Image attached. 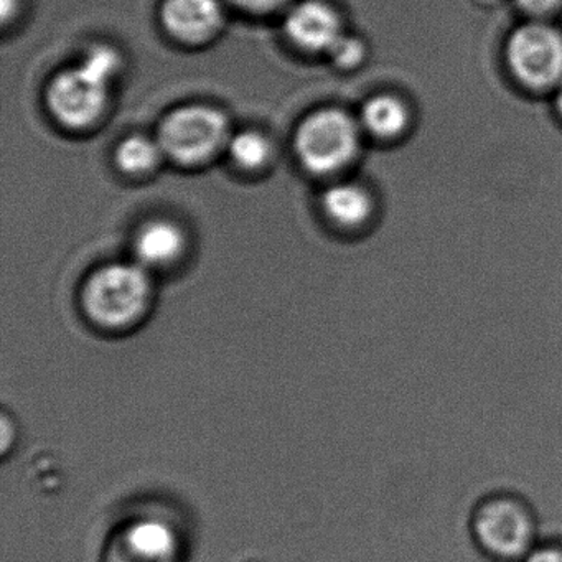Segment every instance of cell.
Wrapping results in <instances>:
<instances>
[{
  "label": "cell",
  "instance_id": "cell-13",
  "mask_svg": "<svg viewBox=\"0 0 562 562\" xmlns=\"http://www.w3.org/2000/svg\"><path fill=\"white\" fill-rule=\"evenodd\" d=\"M166 156L159 140L146 136H131L117 147L116 162L130 176H143L159 166L160 157Z\"/></svg>",
  "mask_w": 562,
  "mask_h": 562
},
{
  "label": "cell",
  "instance_id": "cell-11",
  "mask_svg": "<svg viewBox=\"0 0 562 562\" xmlns=\"http://www.w3.org/2000/svg\"><path fill=\"white\" fill-rule=\"evenodd\" d=\"M409 121L406 103L393 94L370 98L361 108V127L376 139L393 140L403 136Z\"/></svg>",
  "mask_w": 562,
  "mask_h": 562
},
{
  "label": "cell",
  "instance_id": "cell-5",
  "mask_svg": "<svg viewBox=\"0 0 562 562\" xmlns=\"http://www.w3.org/2000/svg\"><path fill=\"white\" fill-rule=\"evenodd\" d=\"M157 140L170 159L196 166L228 143V121L213 108H180L162 121Z\"/></svg>",
  "mask_w": 562,
  "mask_h": 562
},
{
  "label": "cell",
  "instance_id": "cell-7",
  "mask_svg": "<svg viewBox=\"0 0 562 562\" xmlns=\"http://www.w3.org/2000/svg\"><path fill=\"white\" fill-rule=\"evenodd\" d=\"M179 539L170 526L140 519L114 539L110 562H179Z\"/></svg>",
  "mask_w": 562,
  "mask_h": 562
},
{
  "label": "cell",
  "instance_id": "cell-19",
  "mask_svg": "<svg viewBox=\"0 0 562 562\" xmlns=\"http://www.w3.org/2000/svg\"><path fill=\"white\" fill-rule=\"evenodd\" d=\"M285 2L288 0H233V4L238 5L243 11L255 12V14L276 11Z\"/></svg>",
  "mask_w": 562,
  "mask_h": 562
},
{
  "label": "cell",
  "instance_id": "cell-3",
  "mask_svg": "<svg viewBox=\"0 0 562 562\" xmlns=\"http://www.w3.org/2000/svg\"><path fill=\"white\" fill-rule=\"evenodd\" d=\"M305 169L327 176L347 167L360 147V127L340 110H321L302 121L294 139Z\"/></svg>",
  "mask_w": 562,
  "mask_h": 562
},
{
  "label": "cell",
  "instance_id": "cell-9",
  "mask_svg": "<svg viewBox=\"0 0 562 562\" xmlns=\"http://www.w3.org/2000/svg\"><path fill=\"white\" fill-rule=\"evenodd\" d=\"M160 18L170 35L196 44L222 27L223 8L220 0H164Z\"/></svg>",
  "mask_w": 562,
  "mask_h": 562
},
{
  "label": "cell",
  "instance_id": "cell-20",
  "mask_svg": "<svg viewBox=\"0 0 562 562\" xmlns=\"http://www.w3.org/2000/svg\"><path fill=\"white\" fill-rule=\"evenodd\" d=\"M12 11H15L12 0H2V15H4V19H8Z\"/></svg>",
  "mask_w": 562,
  "mask_h": 562
},
{
  "label": "cell",
  "instance_id": "cell-16",
  "mask_svg": "<svg viewBox=\"0 0 562 562\" xmlns=\"http://www.w3.org/2000/svg\"><path fill=\"white\" fill-rule=\"evenodd\" d=\"M331 61L338 68L350 70V68L358 67L364 58V45L360 38L351 37V35H341L340 41L334 45L330 52Z\"/></svg>",
  "mask_w": 562,
  "mask_h": 562
},
{
  "label": "cell",
  "instance_id": "cell-12",
  "mask_svg": "<svg viewBox=\"0 0 562 562\" xmlns=\"http://www.w3.org/2000/svg\"><path fill=\"white\" fill-rule=\"evenodd\" d=\"M325 213L345 228H357L370 218L373 203L370 193L355 183H337L322 196Z\"/></svg>",
  "mask_w": 562,
  "mask_h": 562
},
{
  "label": "cell",
  "instance_id": "cell-1",
  "mask_svg": "<svg viewBox=\"0 0 562 562\" xmlns=\"http://www.w3.org/2000/svg\"><path fill=\"white\" fill-rule=\"evenodd\" d=\"M470 531L476 548L496 562H521L538 546L535 512L512 493L483 498L473 509Z\"/></svg>",
  "mask_w": 562,
  "mask_h": 562
},
{
  "label": "cell",
  "instance_id": "cell-10",
  "mask_svg": "<svg viewBox=\"0 0 562 562\" xmlns=\"http://www.w3.org/2000/svg\"><path fill=\"white\" fill-rule=\"evenodd\" d=\"M186 249L182 228L169 220L146 223L134 239V252L144 268L170 265Z\"/></svg>",
  "mask_w": 562,
  "mask_h": 562
},
{
  "label": "cell",
  "instance_id": "cell-18",
  "mask_svg": "<svg viewBox=\"0 0 562 562\" xmlns=\"http://www.w3.org/2000/svg\"><path fill=\"white\" fill-rule=\"evenodd\" d=\"M521 562H562V542L538 544Z\"/></svg>",
  "mask_w": 562,
  "mask_h": 562
},
{
  "label": "cell",
  "instance_id": "cell-8",
  "mask_svg": "<svg viewBox=\"0 0 562 562\" xmlns=\"http://www.w3.org/2000/svg\"><path fill=\"white\" fill-rule=\"evenodd\" d=\"M285 34L302 50L328 54L344 31L340 18L330 5L322 0H304L289 12Z\"/></svg>",
  "mask_w": 562,
  "mask_h": 562
},
{
  "label": "cell",
  "instance_id": "cell-21",
  "mask_svg": "<svg viewBox=\"0 0 562 562\" xmlns=\"http://www.w3.org/2000/svg\"><path fill=\"white\" fill-rule=\"evenodd\" d=\"M555 110H558L559 116L562 117V85L558 88V94L554 100Z\"/></svg>",
  "mask_w": 562,
  "mask_h": 562
},
{
  "label": "cell",
  "instance_id": "cell-6",
  "mask_svg": "<svg viewBox=\"0 0 562 562\" xmlns=\"http://www.w3.org/2000/svg\"><path fill=\"white\" fill-rule=\"evenodd\" d=\"M110 81L88 70L83 64L60 71L47 90V104L58 123L88 127L106 110Z\"/></svg>",
  "mask_w": 562,
  "mask_h": 562
},
{
  "label": "cell",
  "instance_id": "cell-17",
  "mask_svg": "<svg viewBox=\"0 0 562 562\" xmlns=\"http://www.w3.org/2000/svg\"><path fill=\"white\" fill-rule=\"evenodd\" d=\"M515 2L525 14L535 19V21L549 18L562 4V0H515Z\"/></svg>",
  "mask_w": 562,
  "mask_h": 562
},
{
  "label": "cell",
  "instance_id": "cell-2",
  "mask_svg": "<svg viewBox=\"0 0 562 562\" xmlns=\"http://www.w3.org/2000/svg\"><path fill=\"white\" fill-rule=\"evenodd\" d=\"M150 279L139 262H114L98 269L83 289V307L91 322L124 328L139 321L149 304Z\"/></svg>",
  "mask_w": 562,
  "mask_h": 562
},
{
  "label": "cell",
  "instance_id": "cell-4",
  "mask_svg": "<svg viewBox=\"0 0 562 562\" xmlns=\"http://www.w3.org/2000/svg\"><path fill=\"white\" fill-rule=\"evenodd\" d=\"M506 64L515 80L532 91L562 85V32L548 22L519 25L506 42Z\"/></svg>",
  "mask_w": 562,
  "mask_h": 562
},
{
  "label": "cell",
  "instance_id": "cell-14",
  "mask_svg": "<svg viewBox=\"0 0 562 562\" xmlns=\"http://www.w3.org/2000/svg\"><path fill=\"white\" fill-rule=\"evenodd\" d=\"M228 154L236 166L246 170L259 169L271 157V143L256 131H241L228 139Z\"/></svg>",
  "mask_w": 562,
  "mask_h": 562
},
{
  "label": "cell",
  "instance_id": "cell-15",
  "mask_svg": "<svg viewBox=\"0 0 562 562\" xmlns=\"http://www.w3.org/2000/svg\"><path fill=\"white\" fill-rule=\"evenodd\" d=\"M81 64H83L88 70L93 71L94 75H98V77L111 83L113 78L120 74L121 58L114 48L98 45V47L91 48V50L85 55Z\"/></svg>",
  "mask_w": 562,
  "mask_h": 562
}]
</instances>
